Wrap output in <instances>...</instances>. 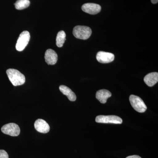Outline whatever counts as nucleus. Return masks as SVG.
I'll use <instances>...</instances> for the list:
<instances>
[{
    "label": "nucleus",
    "mask_w": 158,
    "mask_h": 158,
    "mask_svg": "<svg viewBox=\"0 0 158 158\" xmlns=\"http://www.w3.org/2000/svg\"><path fill=\"white\" fill-rule=\"evenodd\" d=\"M95 121L98 123L121 124L123 122V120L120 117L114 115H99L96 117Z\"/></svg>",
    "instance_id": "39448f33"
},
{
    "label": "nucleus",
    "mask_w": 158,
    "mask_h": 158,
    "mask_svg": "<svg viewBox=\"0 0 158 158\" xmlns=\"http://www.w3.org/2000/svg\"><path fill=\"white\" fill-rule=\"evenodd\" d=\"M114 54L107 52L100 51L96 55V59L98 62L102 63H109L114 61Z\"/></svg>",
    "instance_id": "0eeeda50"
},
{
    "label": "nucleus",
    "mask_w": 158,
    "mask_h": 158,
    "mask_svg": "<svg viewBox=\"0 0 158 158\" xmlns=\"http://www.w3.org/2000/svg\"><path fill=\"white\" fill-rule=\"evenodd\" d=\"M9 81L13 86H17L23 85L26 81L25 76L19 71L13 69H9L6 71Z\"/></svg>",
    "instance_id": "f257e3e1"
},
{
    "label": "nucleus",
    "mask_w": 158,
    "mask_h": 158,
    "mask_svg": "<svg viewBox=\"0 0 158 158\" xmlns=\"http://www.w3.org/2000/svg\"><path fill=\"white\" fill-rule=\"evenodd\" d=\"M14 5L17 10H23L30 6V2L29 0H17Z\"/></svg>",
    "instance_id": "2eb2a0df"
},
{
    "label": "nucleus",
    "mask_w": 158,
    "mask_h": 158,
    "mask_svg": "<svg viewBox=\"0 0 158 158\" xmlns=\"http://www.w3.org/2000/svg\"><path fill=\"white\" fill-rule=\"evenodd\" d=\"M112 96V94L109 90L102 89L97 91L96 98L101 103L106 102L108 98Z\"/></svg>",
    "instance_id": "f8f14e48"
},
{
    "label": "nucleus",
    "mask_w": 158,
    "mask_h": 158,
    "mask_svg": "<svg viewBox=\"0 0 158 158\" xmlns=\"http://www.w3.org/2000/svg\"><path fill=\"white\" fill-rule=\"evenodd\" d=\"M126 158H141L140 156L138 155H133L130 156H127V157Z\"/></svg>",
    "instance_id": "f3484780"
},
{
    "label": "nucleus",
    "mask_w": 158,
    "mask_h": 158,
    "mask_svg": "<svg viewBox=\"0 0 158 158\" xmlns=\"http://www.w3.org/2000/svg\"><path fill=\"white\" fill-rule=\"evenodd\" d=\"M82 10L89 14L96 15L100 12L101 6L95 3H86L82 6Z\"/></svg>",
    "instance_id": "6e6552de"
},
{
    "label": "nucleus",
    "mask_w": 158,
    "mask_h": 158,
    "mask_svg": "<svg viewBox=\"0 0 158 158\" xmlns=\"http://www.w3.org/2000/svg\"><path fill=\"white\" fill-rule=\"evenodd\" d=\"M0 158H9V155L4 150H0Z\"/></svg>",
    "instance_id": "dca6fc26"
},
{
    "label": "nucleus",
    "mask_w": 158,
    "mask_h": 158,
    "mask_svg": "<svg viewBox=\"0 0 158 158\" xmlns=\"http://www.w3.org/2000/svg\"><path fill=\"white\" fill-rule=\"evenodd\" d=\"M59 90L63 94L67 97L69 100L70 101H75L77 99V96L70 88L65 85H61L59 86Z\"/></svg>",
    "instance_id": "ddd939ff"
},
{
    "label": "nucleus",
    "mask_w": 158,
    "mask_h": 158,
    "mask_svg": "<svg viewBox=\"0 0 158 158\" xmlns=\"http://www.w3.org/2000/svg\"><path fill=\"white\" fill-rule=\"evenodd\" d=\"M34 127L40 133L46 134L50 131V126L48 123L44 119L39 118L34 123Z\"/></svg>",
    "instance_id": "1a4fd4ad"
},
{
    "label": "nucleus",
    "mask_w": 158,
    "mask_h": 158,
    "mask_svg": "<svg viewBox=\"0 0 158 158\" xmlns=\"http://www.w3.org/2000/svg\"><path fill=\"white\" fill-rule=\"evenodd\" d=\"M145 84L149 86L152 87L157 83L158 81V73L157 72L151 73L148 74L144 78Z\"/></svg>",
    "instance_id": "9b49d317"
},
{
    "label": "nucleus",
    "mask_w": 158,
    "mask_h": 158,
    "mask_svg": "<svg viewBox=\"0 0 158 158\" xmlns=\"http://www.w3.org/2000/svg\"><path fill=\"white\" fill-rule=\"evenodd\" d=\"M1 130L4 134L13 137L19 135L20 132L19 126L15 123H9L5 125L2 127Z\"/></svg>",
    "instance_id": "423d86ee"
},
{
    "label": "nucleus",
    "mask_w": 158,
    "mask_h": 158,
    "mask_svg": "<svg viewBox=\"0 0 158 158\" xmlns=\"http://www.w3.org/2000/svg\"><path fill=\"white\" fill-rule=\"evenodd\" d=\"M66 37V34L64 31H59L57 35L56 39V44L57 47L59 48H61L63 46V44L65 40Z\"/></svg>",
    "instance_id": "4468645a"
},
{
    "label": "nucleus",
    "mask_w": 158,
    "mask_h": 158,
    "mask_svg": "<svg viewBox=\"0 0 158 158\" xmlns=\"http://www.w3.org/2000/svg\"><path fill=\"white\" fill-rule=\"evenodd\" d=\"M30 38H31V36L28 31H23L22 33L20 34L19 37L18 39L16 46H15L16 49L19 52H21L23 50L28 44Z\"/></svg>",
    "instance_id": "20e7f679"
},
{
    "label": "nucleus",
    "mask_w": 158,
    "mask_h": 158,
    "mask_svg": "<svg viewBox=\"0 0 158 158\" xmlns=\"http://www.w3.org/2000/svg\"><path fill=\"white\" fill-rule=\"evenodd\" d=\"M152 3L153 4H157L158 2V0H151Z\"/></svg>",
    "instance_id": "a211bd4d"
},
{
    "label": "nucleus",
    "mask_w": 158,
    "mask_h": 158,
    "mask_svg": "<svg viewBox=\"0 0 158 158\" xmlns=\"http://www.w3.org/2000/svg\"><path fill=\"white\" fill-rule=\"evenodd\" d=\"M44 59L48 65H54L58 61V55L53 50L48 49L46 51Z\"/></svg>",
    "instance_id": "9d476101"
},
{
    "label": "nucleus",
    "mask_w": 158,
    "mask_h": 158,
    "mask_svg": "<svg viewBox=\"0 0 158 158\" xmlns=\"http://www.w3.org/2000/svg\"><path fill=\"white\" fill-rule=\"evenodd\" d=\"M129 100L132 107L137 112L143 113L147 110L146 105L139 97L132 94L130 96Z\"/></svg>",
    "instance_id": "7ed1b4c3"
},
{
    "label": "nucleus",
    "mask_w": 158,
    "mask_h": 158,
    "mask_svg": "<svg viewBox=\"0 0 158 158\" xmlns=\"http://www.w3.org/2000/svg\"><path fill=\"white\" fill-rule=\"evenodd\" d=\"M73 33L74 36L77 39L87 40L91 36L92 31L87 26H77L74 28Z\"/></svg>",
    "instance_id": "f03ea898"
}]
</instances>
